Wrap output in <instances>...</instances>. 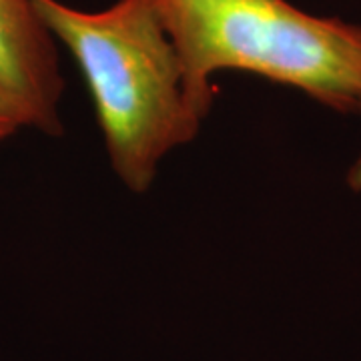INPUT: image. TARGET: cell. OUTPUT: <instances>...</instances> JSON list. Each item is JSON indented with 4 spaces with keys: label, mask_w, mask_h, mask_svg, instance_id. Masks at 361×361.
Listing matches in <instances>:
<instances>
[{
    "label": "cell",
    "mask_w": 361,
    "mask_h": 361,
    "mask_svg": "<svg viewBox=\"0 0 361 361\" xmlns=\"http://www.w3.org/2000/svg\"><path fill=\"white\" fill-rule=\"evenodd\" d=\"M32 4L85 78L116 179L130 193H147L161 163L195 141L205 123L185 90L155 2L116 0L103 11L63 0Z\"/></svg>",
    "instance_id": "obj_1"
},
{
    "label": "cell",
    "mask_w": 361,
    "mask_h": 361,
    "mask_svg": "<svg viewBox=\"0 0 361 361\" xmlns=\"http://www.w3.org/2000/svg\"><path fill=\"white\" fill-rule=\"evenodd\" d=\"M179 59L183 85L207 118L213 78L245 73L361 115V25L289 0H153Z\"/></svg>",
    "instance_id": "obj_2"
},
{
    "label": "cell",
    "mask_w": 361,
    "mask_h": 361,
    "mask_svg": "<svg viewBox=\"0 0 361 361\" xmlns=\"http://www.w3.org/2000/svg\"><path fill=\"white\" fill-rule=\"evenodd\" d=\"M0 92L25 129L63 135L65 77L56 40L32 0H0Z\"/></svg>",
    "instance_id": "obj_3"
},
{
    "label": "cell",
    "mask_w": 361,
    "mask_h": 361,
    "mask_svg": "<svg viewBox=\"0 0 361 361\" xmlns=\"http://www.w3.org/2000/svg\"><path fill=\"white\" fill-rule=\"evenodd\" d=\"M23 121L16 113L11 101L0 92V145L4 141H8L11 137H14L18 130H23Z\"/></svg>",
    "instance_id": "obj_4"
},
{
    "label": "cell",
    "mask_w": 361,
    "mask_h": 361,
    "mask_svg": "<svg viewBox=\"0 0 361 361\" xmlns=\"http://www.w3.org/2000/svg\"><path fill=\"white\" fill-rule=\"evenodd\" d=\"M348 183L353 191H361V155L355 159V163L349 169Z\"/></svg>",
    "instance_id": "obj_5"
}]
</instances>
